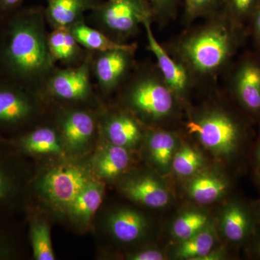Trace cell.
Masks as SVG:
<instances>
[{
  "instance_id": "cell-1",
  "label": "cell",
  "mask_w": 260,
  "mask_h": 260,
  "mask_svg": "<svg viewBox=\"0 0 260 260\" xmlns=\"http://www.w3.org/2000/svg\"><path fill=\"white\" fill-rule=\"evenodd\" d=\"M44 10L19 8L0 18V76L30 90L54 62L48 48Z\"/></svg>"
},
{
  "instance_id": "cell-2",
  "label": "cell",
  "mask_w": 260,
  "mask_h": 260,
  "mask_svg": "<svg viewBox=\"0 0 260 260\" xmlns=\"http://www.w3.org/2000/svg\"><path fill=\"white\" fill-rule=\"evenodd\" d=\"M206 24L186 32L172 46L171 54L191 78L213 76L223 70L237 52L244 28L232 23L219 11Z\"/></svg>"
},
{
  "instance_id": "cell-3",
  "label": "cell",
  "mask_w": 260,
  "mask_h": 260,
  "mask_svg": "<svg viewBox=\"0 0 260 260\" xmlns=\"http://www.w3.org/2000/svg\"><path fill=\"white\" fill-rule=\"evenodd\" d=\"M189 134L215 155L231 158L239 155L247 137L245 124L239 118L220 109H210L186 124Z\"/></svg>"
},
{
  "instance_id": "cell-4",
  "label": "cell",
  "mask_w": 260,
  "mask_h": 260,
  "mask_svg": "<svg viewBox=\"0 0 260 260\" xmlns=\"http://www.w3.org/2000/svg\"><path fill=\"white\" fill-rule=\"evenodd\" d=\"M90 13L102 31L121 43L135 34L145 21L154 18L145 0H104Z\"/></svg>"
},
{
  "instance_id": "cell-5",
  "label": "cell",
  "mask_w": 260,
  "mask_h": 260,
  "mask_svg": "<svg viewBox=\"0 0 260 260\" xmlns=\"http://www.w3.org/2000/svg\"><path fill=\"white\" fill-rule=\"evenodd\" d=\"M177 99L159 71L138 75L129 83L126 93V102L132 109L151 120L170 116Z\"/></svg>"
},
{
  "instance_id": "cell-6",
  "label": "cell",
  "mask_w": 260,
  "mask_h": 260,
  "mask_svg": "<svg viewBox=\"0 0 260 260\" xmlns=\"http://www.w3.org/2000/svg\"><path fill=\"white\" fill-rule=\"evenodd\" d=\"M90 181L88 173L83 168L60 166L44 175L41 181L40 189L52 204L68 210Z\"/></svg>"
},
{
  "instance_id": "cell-7",
  "label": "cell",
  "mask_w": 260,
  "mask_h": 260,
  "mask_svg": "<svg viewBox=\"0 0 260 260\" xmlns=\"http://www.w3.org/2000/svg\"><path fill=\"white\" fill-rule=\"evenodd\" d=\"M230 85L242 110L260 121V54L243 56L233 70Z\"/></svg>"
},
{
  "instance_id": "cell-8",
  "label": "cell",
  "mask_w": 260,
  "mask_h": 260,
  "mask_svg": "<svg viewBox=\"0 0 260 260\" xmlns=\"http://www.w3.org/2000/svg\"><path fill=\"white\" fill-rule=\"evenodd\" d=\"M36 111L30 90L0 76V130L20 129L30 121Z\"/></svg>"
},
{
  "instance_id": "cell-9",
  "label": "cell",
  "mask_w": 260,
  "mask_h": 260,
  "mask_svg": "<svg viewBox=\"0 0 260 260\" xmlns=\"http://www.w3.org/2000/svg\"><path fill=\"white\" fill-rule=\"evenodd\" d=\"M91 56L88 55L78 66L56 70L49 75L47 81L49 93L53 96L68 102L86 100L91 94Z\"/></svg>"
},
{
  "instance_id": "cell-10",
  "label": "cell",
  "mask_w": 260,
  "mask_h": 260,
  "mask_svg": "<svg viewBox=\"0 0 260 260\" xmlns=\"http://www.w3.org/2000/svg\"><path fill=\"white\" fill-rule=\"evenodd\" d=\"M143 26L146 32L148 49L156 59L158 71L162 78L177 99L185 97L192 83L190 75L158 42L152 30L151 20L145 21Z\"/></svg>"
},
{
  "instance_id": "cell-11",
  "label": "cell",
  "mask_w": 260,
  "mask_h": 260,
  "mask_svg": "<svg viewBox=\"0 0 260 260\" xmlns=\"http://www.w3.org/2000/svg\"><path fill=\"white\" fill-rule=\"evenodd\" d=\"M134 52L127 49L99 52L94 73L102 90L111 91L119 85L131 66Z\"/></svg>"
},
{
  "instance_id": "cell-12",
  "label": "cell",
  "mask_w": 260,
  "mask_h": 260,
  "mask_svg": "<svg viewBox=\"0 0 260 260\" xmlns=\"http://www.w3.org/2000/svg\"><path fill=\"white\" fill-rule=\"evenodd\" d=\"M46 20L53 29L70 28L83 20L84 14L95 9L101 0H45Z\"/></svg>"
},
{
  "instance_id": "cell-13",
  "label": "cell",
  "mask_w": 260,
  "mask_h": 260,
  "mask_svg": "<svg viewBox=\"0 0 260 260\" xmlns=\"http://www.w3.org/2000/svg\"><path fill=\"white\" fill-rule=\"evenodd\" d=\"M257 222L245 205L239 202H232L223 210L221 227L223 235L234 244L245 242L252 237Z\"/></svg>"
},
{
  "instance_id": "cell-14",
  "label": "cell",
  "mask_w": 260,
  "mask_h": 260,
  "mask_svg": "<svg viewBox=\"0 0 260 260\" xmlns=\"http://www.w3.org/2000/svg\"><path fill=\"white\" fill-rule=\"evenodd\" d=\"M130 199L149 208H164L169 204L170 197L164 186L151 177H143L126 183L123 187Z\"/></svg>"
},
{
  "instance_id": "cell-15",
  "label": "cell",
  "mask_w": 260,
  "mask_h": 260,
  "mask_svg": "<svg viewBox=\"0 0 260 260\" xmlns=\"http://www.w3.org/2000/svg\"><path fill=\"white\" fill-rule=\"evenodd\" d=\"M95 129L93 118L81 110L70 111L63 116L61 130L67 144L73 148L86 144Z\"/></svg>"
},
{
  "instance_id": "cell-16",
  "label": "cell",
  "mask_w": 260,
  "mask_h": 260,
  "mask_svg": "<svg viewBox=\"0 0 260 260\" xmlns=\"http://www.w3.org/2000/svg\"><path fill=\"white\" fill-rule=\"evenodd\" d=\"M73 37L82 47L91 51L103 52L114 49L135 50V44L116 42L105 32L85 24L83 20L74 24L69 28Z\"/></svg>"
},
{
  "instance_id": "cell-17",
  "label": "cell",
  "mask_w": 260,
  "mask_h": 260,
  "mask_svg": "<svg viewBox=\"0 0 260 260\" xmlns=\"http://www.w3.org/2000/svg\"><path fill=\"white\" fill-rule=\"evenodd\" d=\"M104 132L113 145L123 148L134 146L141 138V130L138 122L124 113H118L107 118Z\"/></svg>"
},
{
  "instance_id": "cell-18",
  "label": "cell",
  "mask_w": 260,
  "mask_h": 260,
  "mask_svg": "<svg viewBox=\"0 0 260 260\" xmlns=\"http://www.w3.org/2000/svg\"><path fill=\"white\" fill-rule=\"evenodd\" d=\"M15 148L29 154H61L62 147L59 136L49 127L38 128L21 135L13 142Z\"/></svg>"
},
{
  "instance_id": "cell-19",
  "label": "cell",
  "mask_w": 260,
  "mask_h": 260,
  "mask_svg": "<svg viewBox=\"0 0 260 260\" xmlns=\"http://www.w3.org/2000/svg\"><path fill=\"white\" fill-rule=\"evenodd\" d=\"M109 225L113 236L124 243L138 240L147 229L144 217L135 210L129 209L119 210L111 215Z\"/></svg>"
},
{
  "instance_id": "cell-20",
  "label": "cell",
  "mask_w": 260,
  "mask_h": 260,
  "mask_svg": "<svg viewBox=\"0 0 260 260\" xmlns=\"http://www.w3.org/2000/svg\"><path fill=\"white\" fill-rule=\"evenodd\" d=\"M229 184L223 178L211 174H202L189 183L188 191L200 204H210L226 193Z\"/></svg>"
},
{
  "instance_id": "cell-21",
  "label": "cell",
  "mask_w": 260,
  "mask_h": 260,
  "mask_svg": "<svg viewBox=\"0 0 260 260\" xmlns=\"http://www.w3.org/2000/svg\"><path fill=\"white\" fill-rule=\"evenodd\" d=\"M103 196L104 186L98 181H90L70 205L68 211L78 220L88 221L100 208Z\"/></svg>"
},
{
  "instance_id": "cell-22",
  "label": "cell",
  "mask_w": 260,
  "mask_h": 260,
  "mask_svg": "<svg viewBox=\"0 0 260 260\" xmlns=\"http://www.w3.org/2000/svg\"><path fill=\"white\" fill-rule=\"evenodd\" d=\"M48 48L53 61L72 63L81 54L80 44L69 28L54 29L48 34Z\"/></svg>"
},
{
  "instance_id": "cell-23",
  "label": "cell",
  "mask_w": 260,
  "mask_h": 260,
  "mask_svg": "<svg viewBox=\"0 0 260 260\" xmlns=\"http://www.w3.org/2000/svg\"><path fill=\"white\" fill-rule=\"evenodd\" d=\"M129 164V155L126 149L111 143L98 157L95 172L102 179H113L125 170Z\"/></svg>"
},
{
  "instance_id": "cell-24",
  "label": "cell",
  "mask_w": 260,
  "mask_h": 260,
  "mask_svg": "<svg viewBox=\"0 0 260 260\" xmlns=\"http://www.w3.org/2000/svg\"><path fill=\"white\" fill-rule=\"evenodd\" d=\"M215 239L210 229H203L192 237L182 241L177 251L178 257L182 259H202L213 249Z\"/></svg>"
},
{
  "instance_id": "cell-25",
  "label": "cell",
  "mask_w": 260,
  "mask_h": 260,
  "mask_svg": "<svg viewBox=\"0 0 260 260\" xmlns=\"http://www.w3.org/2000/svg\"><path fill=\"white\" fill-rule=\"evenodd\" d=\"M148 146L155 164L162 169L170 165L176 146L174 135L165 131L154 132L149 136Z\"/></svg>"
},
{
  "instance_id": "cell-26",
  "label": "cell",
  "mask_w": 260,
  "mask_h": 260,
  "mask_svg": "<svg viewBox=\"0 0 260 260\" xmlns=\"http://www.w3.org/2000/svg\"><path fill=\"white\" fill-rule=\"evenodd\" d=\"M30 238L34 259H55L51 244L50 229L47 223L32 220L30 226Z\"/></svg>"
},
{
  "instance_id": "cell-27",
  "label": "cell",
  "mask_w": 260,
  "mask_h": 260,
  "mask_svg": "<svg viewBox=\"0 0 260 260\" xmlns=\"http://www.w3.org/2000/svg\"><path fill=\"white\" fill-rule=\"evenodd\" d=\"M8 159L0 150V208L11 204L18 196V177Z\"/></svg>"
},
{
  "instance_id": "cell-28",
  "label": "cell",
  "mask_w": 260,
  "mask_h": 260,
  "mask_svg": "<svg viewBox=\"0 0 260 260\" xmlns=\"http://www.w3.org/2000/svg\"><path fill=\"white\" fill-rule=\"evenodd\" d=\"M259 0H223L220 11L232 23L244 28L250 22Z\"/></svg>"
},
{
  "instance_id": "cell-29",
  "label": "cell",
  "mask_w": 260,
  "mask_h": 260,
  "mask_svg": "<svg viewBox=\"0 0 260 260\" xmlns=\"http://www.w3.org/2000/svg\"><path fill=\"white\" fill-rule=\"evenodd\" d=\"M208 220V216L205 214L199 212H187L180 215L174 222L173 234L178 239L186 240L203 230Z\"/></svg>"
},
{
  "instance_id": "cell-30",
  "label": "cell",
  "mask_w": 260,
  "mask_h": 260,
  "mask_svg": "<svg viewBox=\"0 0 260 260\" xmlns=\"http://www.w3.org/2000/svg\"><path fill=\"white\" fill-rule=\"evenodd\" d=\"M203 166V158L201 154L189 145H184L172 160L174 172L181 177L192 175Z\"/></svg>"
},
{
  "instance_id": "cell-31",
  "label": "cell",
  "mask_w": 260,
  "mask_h": 260,
  "mask_svg": "<svg viewBox=\"0 0 260 260\" xmlns=\"http://www.w3.org/2000/svg\"><path fill=\"white\" fill-rule=\"evenodd\" d=\"M223 0H184V19L191 23L200 18H210L221 9Z\"/></svg>"
},
{
  "instance_id": "cell-32",
  "label": "cell",
  "mask_w": 260,
  "mask_h": 260,
  "mask_svg": "<svg viewBox=\"0 0 260 260\" xmlns=\"http://www.w3.org/2000/svg\"><path fill=\"white\" fill-rule=\"evenodd\" d=\"M153 11L154 18H172L177 13L178 8L184 0H145Z\"/></svg>"
},
{
  "instance_id": "cell-33",
  "label": "cell",
  "mask_w": 260,
  "mask_h": 260,
  "mask_svg": "<svg viewBox=\"0 0 260 260\" xmlns=\"http://www.w3.org/2000/svg\"><path fill=\"white\" fill-rule=\"evenodd\" d=\"M16 253L15 242L11 235L0 228V259L14 257Z\"/></svg>"
},
{
  "instance_id": "cell-34",
  "label": "cell",
  "mask_w": 260,
  "mask_h": 260,
  "mask_svg": "<svg viewBox=\"0 0 260 260\" xmlns=\"http://www.w3.org/2000/svg\"><path fill=\"white\" fill-rule=\"evenodd\" d=\"M249 24L254 44L260 53V0L254 14L251 17Z\"/></svg>"
},
{
  "instance_id": "cell-35",
  "label": "cell",
  "mask_w": 260,
  "mask_h": 260,
  "mask_svg": "<svg viewBox=\"0 0 260 260\" xmlns=\"http://www.w3.org/2000/svg\"><path fill=\"white\" fill-rule=\"evenodd\" d=\"M25 1L26 0H0V18L21 8Z\"/></svg>"
},
{
  "instance_id": "cell-36",
  "label": "cell",
  "mask_w": 260,
  "mask_h": 260,
  "mask_svg": "<svg viewBox=\"0 0 260 260\" xmlns=\"http://www.w3.org/2000/svg\"><path fill=\"white\" fill-rule=\"evenodd\" d=\"M129 259L133 260H162L164 259V254L156 249H148L137 253L130 256Z\"/></svg>"
},
{
  "instance_id": "cell-37",
  "label": "cell",
  "mask_w": 260,
  "mask_h": 260,
  "mask_svg": "<svg viewBox=\"0 0 260 260\" xmlns=\"http://www.w3.org/2000/svg\"><path fill=\"white\" fill-rule=\"evenodd\" d=\"M253 160H254V165H255V174L260 173V137L254 152H253Z\"/></svg>"
},
{
  "instance_id": "cell-38",
  "label": "cell",
  "mask_w": 260,
  "mask_h": 260,
  "mask_svg": "<svg viewBox=\"0 0 260 260\" xmlns=\"http://www.w3.org/2000/svg\"><path fill=\"white\" fill-rule=\"evenodd\" d=\"M259 234V237L258 238L257 242L255 243L254 247H253V251H254V254H255L258 257H260V232Z\"/></svg>"
},
{
  "instance_id": "cell-39",
  "label": "cell",
  "mask_w": 260,
  "mask_h": 260,
  "mask_svg": "<svg viewBox=\"0 0 260 260\" xmlns=\"http://www.w3.org/2000/svg\"><path fill=\"white\" fill-rule=\"evenodd\" d=\"M256 181L257 182L258 185L260 187V173H256L255 174Z\"/></svg>"
},
{
  "instance_id": "cell-40",
  "label": "cell",
  "mask_w": 260,
  "mask_h": 260,
  "mask_svg": "<svg viewBox=\"0 0 260 260\" xmlns=\"http://www.w3.org/2000/svg\"><path fill=\"white\" fill-rule=\"evenodd\" d=\"M256 207H257V210L258 212H259V214L260 215V200L259 202H258L257 203H256Z\"/></svg>"
}]
</instances>
